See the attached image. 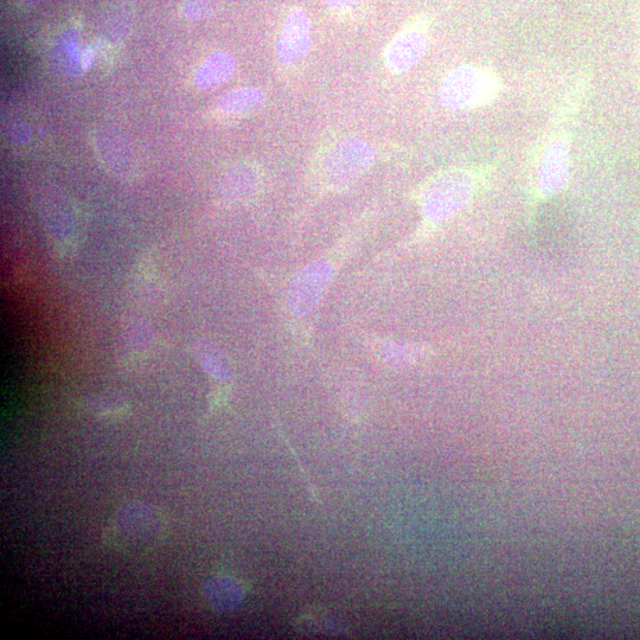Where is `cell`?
<instances>
[{
    "mask_svg": "<svg viewBox=\"0 0 640 640\" xmlns=\"http://www.w3.org/2000/svg\"><path fill=\"white\" fill-rule=\"evenodd\" d=\"M502 92V80L491 68L460 66L446 75L439 99L448 110H473L492 104Z\"/></svg>",
    "mask_w": 640,
    "mask_h": 640,
    "instance_id": "cell-1",
    "label": "cell"
},
{
    "mask_svg": "<svg viewBox=\"0 0 640 640\" xmlns=\"http://www.w3.org/2000/svg\"><path fill=\"white\" fill-rule=\"evenodd\" d=\"M374 158L373 147L363 139L345 138L332 147L324 160L325 181L334 189L348 187L366 174Z\"/></svg>",
    "mask_w": 640,
    "mask_h": 640,
    "instance_id": "cell-2",
    "label": "cell"
},
{
    "mask_svg": "<svg viewBox=\"0 0 640 640\" xmlns=\"http://www.w3.org/2000/svg\"><path fill=\"white\" fill-rule=\"evenodd\" d=\"M471 190V178L463 172H450L435 179L425 192V215L432 221L447 219L469 200Z\"/></svg>",
    "mask_w": 640,
    "mask_h": 640,
    "instance_id": "cell-3",
    "label": "cell"
},
{
    "mask_svg": "<svg viewBox=\"0 0 640 640\" xmlns=\"http://www.w3.org/2000/svg\"><path fill=\"white\" fill-rule=\"evenodd\" d=\"M428 25L426 17L414 18L393 38L386 49V63L390 72L406 73L422 59L428 46Z\"/></svg>",
    "mask_w": 640,
    "mask_h": 640,
    "instance_id": "cell-4",
    "label": "cell"
},
{
    "mask_svg": "<svg viewBox=\"0 0 640 640\" xmlns=\"http://www.w3.org/2000/svg\"><path fill=\"white\" fill-rule=\"evenodd\" d=\"M312 47L311 21L303 9H293L281 29L275 53L284 66L303 62Z\"/></svg>",
    "mask_w": 640,
    "mask_h": 640,
    "instance_id": "cell-5",
    "label": "cell"
},
{
    "mask_svg": "<svg viewBox=\"0 0 640 640\" xmlns=\"http://www.w3.org/2000/svg\"><path fill=\"white\" fill-rule=\"evenodd\" d=\"M235 72L234 57L226 51H217L204 61L195 74L197 88L208 89L219 87L227 82Z\"/></svg>",
    "mask_w": 640,
    "mask_h": 640,
    "instance_id": "cell-6",
    "label": "cell"
},
{
    "mask_svg": "<svg viewBox=\"0 0 640 640\" xmlns=\"http://www.w3.org/2000/svg\"><path fill=\"white\" fill-rule=\"evenodd\" d=\"M264 101L265 93L259 88H236L221 95L216 106L224 114L243 115L253 112Z\"/></svg>",
    "mask_w": 640,
    "mask_h": 640,
    "instance_id": "cell-7",
    "label": "cell"
},
{
    "mask_svg": "<svg viewBox=\"0 0 640 640\" xmlns=\"http://www.w3.org/2000/svg\"><path fill=\"white\" fill-rule=\"evenodd\" d=\"M324 3L331 14L348 19L362 14L367 0H324Z\"/></svg>",
    "mask_w": 640,
    "mask_h": 640,
    "instance_id": "cell-8",
    "label": "cell"
},
{
    "mask_svg": "<svg viewBox=\"0 0 640 640\" xmlns=\"http://www.w3.org/2000/svg\"><path fill=\"white\" fill-rule=\"evenodd\" d=\"M217 0H185V16L190 19H201L213 12Z\"/></svg>",
    "mask_w": 640,
    "mask_h": 640,
    "instance_id": "cell-9",
    "label": "cell"
},
{
    "mask_svg": "<svg viewBox=\"0 0 640 640\" xmlns=\"http://www.w3.org/2000/svg\"><path fill=\"white\" fill-rule=\"evenodd\" d=\"M24 2H27V3H36V2H38V0H24Z\"/></svg>",
    "mask_w": 640,
    "mask_h": 640,
    "instance_id": "cell-10",
    "label": "cell"
}]
</instances>
